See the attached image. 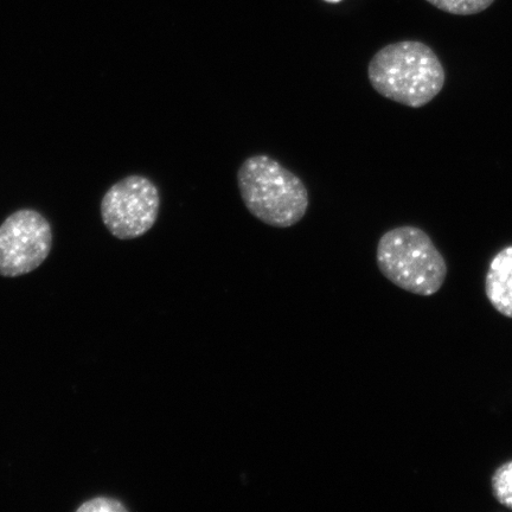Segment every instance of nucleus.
<instances>
[{
    "mask_svg": "<svg viewBox=\"0 0 512 512\" xmlns=\"http://www.w3.org/2000/svg\"><path fill=\"white\" fill-rule=\"evenodd\" d=\"M440 11L456 16H472L488 10L495 0H426Z\"/></svg>",
    "mask_w": 512,
    "mask_h": 512,
    "instance_id": "nucleus-7",
    "label": "nucleus"
},
{
    "mask_svg": "<svg viewBox=\"0 0 512 512\" xmlns=\"http://www.w3.org/2000/svg\"><path fill=\"white\" fill-rule=\"evenodd\" d=\"M485 293L501 315L512 319V246L503 248L491 260Z\"/></svg>",
    "mask_w": 512,
    "mask_h": 512,
    "instance_id": "nucleus-6",
    "label": "nucleus"
},
{
    "mask_svg": "<svg viewBox=\"0 0 512 512\" xmlns=\"http://www.w3.org/2000/svg\"><path fill=\"white\" fill-rule=\"evenodd\" d=\"M325 2L338 3V2H341V0H325Z\"/></svg>",
    "mask_w": 512,
    "mask_h": 512,
    "instance_id": "nucleus-10",
    "label": "nucleus"
},
{
    "mask_svg": "<svg viewBox=\"0 0 512 512\" xmlns=\"http://www.w3.org/2000/svg\"><path fill=\"white\" fill-rule=\"evenodd\" d=\"M53 247V232L46 217L22 209L0 226V275L15 278L37 270Z\"/></svg>",
    "mask_w": 512,
    "mask_h": 512,
    "instance_id": "nucleus-5",
    "label": "nucleus"
},
{
    "mask_svg": "<svg viewBox=\"0 0 512 512\" xmlns=\"http://www.w3.org/2000/svg\"><path fill=\"white\" fill-rule=\"evenodd\" d=\"M238 187L249 213L274 228L294 226L310 206L302 179L270 156L247 158L238 171Z\"/></svg>",
    "mask_w": 512,
    "mask_h": 512,
    "instance_id": "nucleus-2",
    "label": "nucleus"
},
{
    "mask_svg": "<svg viewBox=\"0 0 512 512\" xmlns=\"http://www.w3.org/2000/svg\"><path fill=\"white\" fill-rule=\"evenodd\" d=\"M491 485L496 501L512 510V460L498 467L492 475Z\"/></svg>",
    "mask_w": 512,
    "mask_h": 512,
    "instance_id": "nucleus-8",
    "label": "nucleus"
},
{
    "mask_svg": "<svg viewBox=\"0 0 512 512\" xmlns=\"http://www.w3.org/2000/svg\"><path fill=\"white\" fill-rule=\"evenodd\" d=\"M79 512H123L128 511L125 505L117 499L108 497H96L85 502L78 509Z\"/></svg>",
    "mask_w": 512,
    "mask_h": 512,
    "instance_id": "nucleus-9",
    "label": "nucleus"
},
{
    "mask_svg": "<svg viewBox=\"0 0 512 512\" xmlns=\"http://www.w3.org/2000/svg\"><path fill=\"white\" fill-rule=\"evenodd\" d=\"M376 261L394 285L422 297L439 292L447 277L443 254L418 227L403 226L384 233L377 245Z\"/></svg>",
    "mask_w": 512,
    "mask_h": 512,
    "instance_id": "nucleus-3",
    "label": "nucleus"
},
{
    "mask_svg": "<svg viewBox=\"0 0 512 512\" xmlns=\"http://www.w3.org/2000/svg\"><path fill=\"white\" fill-rule=\"evenodd\" d=\"M371 87L388 100L420 108L443 91L446 72L431 47L419 41H401L383 47L368 66Z\"/></svg>",
    "mask_w": 512,
    "mask_h": 512,
    "instance_id": "nucleus-1",
    "label": "nucleus"
},
{
    "mask_svg": "<svg viewBox=\"0 0 512 512\" xmlns=\"http://www.w3.org/2000/svg\"><path fill=\"white\" fill-rule=\"evenodd\" d=\"M160 210L157 185L144 176H128L114 184L101 202V216L119 240H133L155 226Z\"/></svg>",
    "mask_w": 512,
    "mask_h": 512,
    "instance_id": "nucleus-4",
    "label": "nucleus"
}]
</instances>
